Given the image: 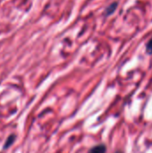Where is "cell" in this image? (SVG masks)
<instances>
[{
  "label": "cell",
  "mask_w": 152,
  "mask_h": 153,
  "mask_svg": "<svg viewBox=\"0 0 152 153\" xmlns=\"http://www.w3.org/2000/svg\"><path fill=\"white\" fill-rule=\"evenodd\" d=\"M14 138H15V136H14V135H10V136L8 137V139H7L6 143H4V149H7L8 147H10V146L13 143V142H14Z\"/></svg>",
  "instance_id": "3"
},
{
  "label": "cell",
  "mask_w": 152,
  "mask_h": 153,
  "mask_svg": "<svg viewBox=\"0 0 152 153\" xmlns=\"http://www.w3.org/2000/svg\"><path fill=\"white\" fill-rule=\"evenodd\" d=\"M116 153H121V152H116Z\"/></svg>",
  "instance_id": "5"
},
{
  "label": "cell",
  "mask_w": 152,
  "mask_h": 153,
  "mask_svg": "<svg viewBox=\"0 0 152 153\" xmlns=\"http://www.w3.org/2000/svg\"><path fill=\"white\" fill-rule=\"evenodd\" d=\"M116 7H117V3H116V2L112 3V4L105 10V14H106V15H111V14L116 11Z\"/></svg>",
  "instance_id": "2"
},
{
  "label": "cell",
  "mask_w": 152,
  "mask_h": 153,
  "mask_svg": "<svg viewBox=\"0 0 152 153\" xmlns=\"http://www.w3.org/2000/svg\"><path fill=\"white\" fill-rule=\"evenodd\" d=\"M107 148L104 144H99L95 147H93L89 153H106Z\"/></svg>",
  "instance_id": "1"
},
{
  "label": "cell",
  "mask_w": 152,
  "mask_h": 153,
  "mask_svg": "<svg viewBox=\"0 0 152 153\" xmlns=\"http://www.w3.org/2000/svg\"><path fill=\"white\" fill-rule=\"evenodd\" d=\"M146 50H147V53L152 55V38L149 40V42L146 45Z\"/></svg>",
  "instance_id": "4"
}]
</instances>
